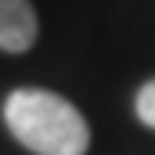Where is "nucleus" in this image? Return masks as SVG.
<instances>
[{
	"mask_svg": "<svg viewBox=\"0 0 155 155\" xmlns=\"http://www.w3.org/2000/svg\"><path fill=\"white\" fill-rule=\"evenodd\" d=\"M3 122L23 149L36 155H86L89 149L83 112L50 89H13L3 102Z\"/></svg>",
	"mask_w": 155,
	"mask_h": 155,
	"instance_id": "obj_1",
	"label": "nucleus"
},
{
	"mask_svg": "<svg viewBox=\"0 0 155 155\" xmlns=\"http://www.w3.org/2000/svg\"><path fill=\"white\" fill-rule=\"evenodd\" d=\"M36 10L30 0H0V50L3 53H27L36 43Z\"/></svg>",
	"mask_w": 155,
	"mask_h": 155,
	"instance_id": "obj_2",
	"label": "nucleus"
},
{
	"mask_svg": "<svg viewBox=\"0 0 155 155\" xmlns=\"http://www.w3.org/2000/svg\"><path fill=\"white\" fill-rule=\"evenodd\" d=\"M135 116H139V122L155 129V79H149L139 96H135Z\"/></svg>",
	"mask_w": 155,
	"mask_h": 155,
	"instance_id": "obj_3",
	"label": "nucleus"
}]
</instances>
